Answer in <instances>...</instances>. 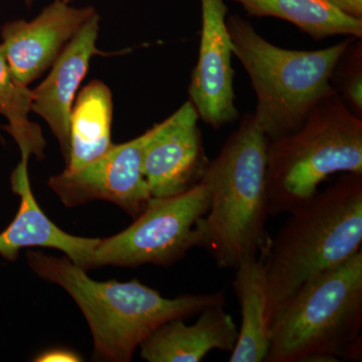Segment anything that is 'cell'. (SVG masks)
Returning <instances> with one entry per match:
<instances>
[{
  "label": "cell",
  "mask_w": 362,
  "mask_h": 362,
  "mask_svg": "<svg viewBox=\"0 0 362 362\" xmlns=\"http://www.w3.org/2000/svg\"><path fill=\"white\" fill-rule=\"evenodd\" d=\"M28 261L40 278L63 288L80 307L92 332L95 356L103 361H131L136 349L163 324L226 305L223 291L168 299L136 279L98 282L68 257L28 252Z\"/></svg>",
  "instance_id": "1"
},
{
  "label": "cell",
  "mask_w": 362,
  "mask_h": 362,
  "mask_svg": "<svg viewBox=\"0 0 362 362\" xmlns=\"http://www.w3.org/2000/svg\"><path fill=\"white\" fill-rule=\"evenodd\" d=\"M362 175L343 173L323 192L290 214L266 254V320L298 290L361 250Z\"/></svg>",
  "instance_id": "2"
},
{
  "label": "cell",
  "mask_w": 362,
  "mask_h": 362,
  "mask_svg": "<svg viewBox=\"0 0 362 362\" xmlns=\"http://www.w3.org/2000/svg\"><path fill=\"white\" fill-rule=\"evenodd\" d=\"M268 138L254 113L243 117L220 153L209 161L202 181L209 190V209L197 223L201 247L221 269H235L258 256L270 238L267 194Z\"/></svg>",
  "instance_id": "3"
},
{
  "label": "cell",
  "mask_w": 362,
  "mask_h": 362,
  "mask_svg": "<svg viewBox=\"0 0 362 362\" xmlns=\"http://www.w3.org/2000/svg\"><path fill=\"white\" fill-rule=\"evenodd\" d=\"M362 252L305 283L276 316L265 362L361 361Z\"/></svg>",
  "instance_id": "4"
},
{
  "label": "cell",
  "mask_w": 362,
  "mask_h": 362,
  "mask_svg": "<svg viewBox=\"0 0 362 362\" xmlns=\"http://www.w3.org/2000/svg\"><path fill=\"white\" fill-rule=\"evenodd\" d=\"M233 54L249 74L256 93L254 112L268 140L296 132L312 109L335 92L331 74L356 37L315 51H295L271 44L239 14L226 16Z\"/></svg>",
  "instance_id": "5"
},
{
  "label": "cell",
  "mask_w": 362,
  "mask_h": 362,
  "mask_svg": "<svg viewBox=\"0 0 362 362\" xmlns=\"http://www.w3.org/2000/svg\"><path fill=\"white\" fill-rule=\"evenodd\" d=\"M339 173L362 175V120L335 90L314 106L296 132L268 140L269 214H291Z\"/></svg>",
  "instance_id": "6"
},
{
  "label": "cell",
  "mask_w": 362,
  "mask_h": 362,
  "mask_svg": "<svg viewBox=\"0 0 362 362\" xmlns=\"http://www.w3.org/2000/svg\"><path fill=\"white\" fill-rule=\"evenodd\" d=\"M209 190L204 181L182 194L149 199L132 225L107 239H100L88 265L168 266L190 249L201 246L197 225L209 209Z\"/></svg>",
  "instance_id": "7"
},
{
  "label": "cell",
  "mask_w": 362,
  "mask_h": 362,
  "mask_svg": "<svg viewBox=\"0 0 362 362\" xmlns=\"http://www.w3.org/2000/svg\"><path fill=\"white\" fill-rule=\"evenodd\" d=\"M146 132L122 144L78 170H64L49 178V187L66 206L107 201L120 206L135 220L144 211L151 194L143 175V147Z\"/></svg>",
  "instance_id": "8"
},
{
  "label": "cell",
  "mask_w": 362,
  "mask_h": 362,
  "mask_svg": "<svg viewBox=\"0 0 362 362\" xmlns=\"http://www.w3.org/2000/svg\"><path fill=\"white\" fill-rule=\"evenodd\" d=\"M199 120L188 100L173 115L147 130L142 168L151 197H173L201 182L209 160Z\"/></svg>",
  "instance_id": "9"
},
{
  "label": "cell",
  "mask_w": 362,
  "mask_h": 362,
  "mask_svg": "<svg viewBox=\"0 0 362 362\" xmlns=\"http://www.w3.org/2000/svg\"><path fill=\"white\" fill-rule=\"evenodd\" d=\"M202 28L197 64L188 87L199 119L214 129L239 118L235 108L233 47L225 0H201Z\"/></svg>",
  "instance_id": "10"
},
{
  "label": "cell",
  "mask_w": 362,
  "mask_h": 362,
  "mask_svg": "<svg viewBox=\"0 0 362 362\" xmlns=\"http://www.w3.org/2000/svg\"><path fill=\"white\" fill-rule=\"evenodd\" d=\"M96 13L90 6L77 8L54 0L35 20L6 23L1 28L0 45L13 77L25 86L39 78Z\"/></svg>",
  "instance_id": "11"
},
{
  "label": "cell",
  "mask_w": 362,
  "mask_h": 362,
  "mask_svg": "<svg viewBox=\"0 0 362 362\" xmlns=\"http://www.w3.org/2000/svg\"><path fill=\"white\" fill-rule=\"evenodd\" d=\"M100 16H93L59 54L49 75L33 90L32 112L42 117L51 128L68 161L70 153V119L76 94L90 62L100 54L97 40Z\"/></svg>",
  "instance_id": "12"
},
{
  "label": "cell",
  "mask_w": 362,
  "mask_h": 362,
  "mask_svg": "<svg viewBox=\"0 0 362 362\" xmlns=\"http://www.w3.org/2000/svg\"><path fill=\"white\" fill-rule=\"evenodd\" d=\"M28 162V158H21L11 175V187L14 194L20 195L21 206L11 225L0 233V256L13 262L25 247H52L63 252L74 264L88 271L90 256L100 239L70 235L47 218L33 194Z\"/></svg>",
  "instance_id": "13"
},
{
  "label": "cell",
  "mask_w": 362,
  "mask_h": 362,
  "mask_svg": "<svg viewBox=\"0 0 362 362\" xmlns=\"http://www.w3.org/2000/svg\"><path fill=\"white\" fill-rule=\"evenodd\" d=\"M225 306L209 307L192 325L183 319L163 324L141 343L140 356L149 362H199L213 350L232 352L239 329Z\"/></svg>",
  "instance_id": "14"
},
{
  "label": "cell",
  "mask_w": 362,
  "mask_h": 362,
  "mask_svg": "<svg viewBox=\"0 0 362 362\" xmlns=\"http://www.w3.org/2000/svg\"><path fill=\"white\" fill-rule=\"evenodd\" d=\"M267 245L261 256L244 259L235 268L233 288L240 306L242 324L230 362H265L270 349V328L265 315Z\"/></svg>",
  "instance_id": "15"
},
{
  "label": "cell",
  "mask_w": 362,
  "mask_h": 362,
  "mask_svg": "<svg viewBox=\"0 0 362 362\" xmlns=\"http://www.w3.org/2000/svg\"><path fill=\"white\" fill-rule=\"evenodd\" d=\"M113 100L108 86L93 81L78 93L70 119V153L66 171L78 170L103 156L111 141Z\"/></svg>",
  "instance_id": "16"
},
{
  "label": "cell",
  "mask_w": 362,
  "mask_h": 362,
  "mask_svg": "<svg viewBox=\"0 0 362 362\" xmlns=\"http://www.w3.org/2000/svg\"><path fill=\"white\" fill-rule=\"evenodd\" d=\"M250 16L289 21L315 40L335 35L361 39L362 20L345 16L327 0H230Z\"/></svg>",
  "instance_id": "17"
},
{
  "label": "cell",
  "mask_w": 362,
  "mask_h": 362,
  "mask_svg": "<svg viewBox=\"0 0 362 362\" xmlns=\"http://www.w3.org/2000/svg\"><path fill=\"white\" fill-rule=\"evenodd\" d=\"M32 104L33 90L13 77L0 45V115L8 121L4 129L18 143L21 158L35 156L40 159L44 157L45 141L40 126L28 118Z\"/></svg>",
  "instance_id": "18"
},
{
  "label": "cell",
  "mask_w": 362,
  "mask_h": 362,
  "mask_svg": "<svg viewBox=\"0 0 362 362\" xmlns=\"http://www.w3.org/2000/svg\"><path fill=\"white\" fill-rule=\"evenodd\" d=\"M331 85L356 116H362V42L354 39L331 74Z\"/></svg>",
  "instance_id": "19"
},
{
  "label": "cell",
  "mask_w": 362,
  "mask_h": 362,
  "mask_svg": "<svg viewBox=\"0 0 362 362\" xmlns=\"http://www.w3.org/2000/svg\"><path fill=\"white\" fill-rule=\"evenodd\" d=\"M81 361L82 359L76 352L68 349L47 350L35 359V361L39 362H76Z\"/></svg>",
  "instance_id": "20"
},
{
  "label": "cell",
  "mask_w": 362,
  "mask_h": 362,
  "mask_svg": "<svg viewBox=\"0 0 362 362\" xmlns=\"http://www.w3.org/2000/svg\"><path fill=\"white\" fill-rule=\"evenodd\" d=\"M328 2L345 16L362 20V0H327Z\"/></svg>",
  "instance_id": "21"
},
{
  "label": "cell",
  "mask_w": 362,
  "mask_h": 362,
  "mask_svg": "<svg viewBox=\"0 0 362 362\" xmlns=\"http://www.w3.org/2000/svg\"><path fill=\"white\" fill-rule=\"evenodd\" d=\"M25 4H28V6H32L33 2L35 1V0H25Z\"/></svg>",
  "instance_id": "22"
},
{
  "label": "cell",
  "mask_w": 362,
  "mask_h": 362,
  "mask_svg": "<svg viewBox=\"0 0 362 362\" xmlns=\"http://www.w3.org/2000/svg\"><path fill=\"white\" fill-rule=\"evenodd\" d=\"M64 2H66V4H70L71 1H74V0H63Z\"/></svg>",
  "instance_id": "23"
}]
</instances>
